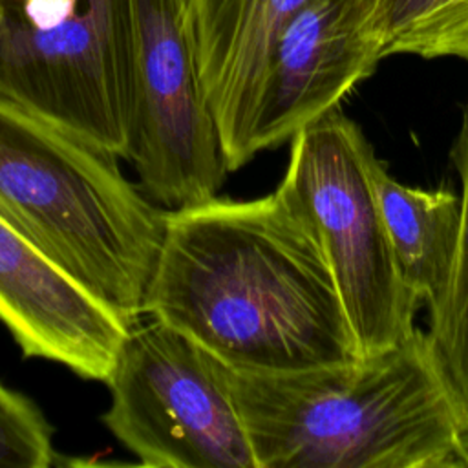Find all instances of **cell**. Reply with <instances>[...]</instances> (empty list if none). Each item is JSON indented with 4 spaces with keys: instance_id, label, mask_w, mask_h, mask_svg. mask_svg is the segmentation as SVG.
<instances>
[{
    "instance_id": "7a4b0ae2",
    "label": "cell",
    "mask_w": 468,
    "mask_h": 468,
    "mask_svg": "<svg viewBox=\"0 0 468 468\" xmlns=\"http://www.w3.org/2000/svg\"><path fill=\"white\" fill-rule=\"evenodd\" d=\"M223 369L258 468H468V419L419 327L351 362Z\"/></svg>"
},
{
    "instance_id": "5bb4252c",
    "label": "cell",
    "mask_w": 468,
    "mask_h": 468,
    "mask_svg": "<svg viewBox=\"0 0 468 468\" xmlns=\"http://www.w3.org/2000/svg\"><path fill=\"white\" fill-rule=\"evenodd\" d=\"M400 53L422 58L455 57L468 62V0H444L411 26L389 46L388 57Z\"/></svg>"
},
{
    "instance_id": "9c48e42d",
    "label": "cell",
    "mask_w": 468,
    "mask_h": 468,
    "mask_svg": "<svg viewBox=\"0 0 468 468\" xmlns=\"http://www.w3.org/2000/svg\"><path fill=\"white\" fill-rule=\"evenodd\" d=\"M0 322L24 356L99 382L132 325L2 208Z\"/></svg>"
},
{
    "instance_id": "5b68a950",
    "label": "cell",
    "mask_w": 468,
    "mask_h": 468,
    "mask_svg": "<svg viewBox=\"0 0 468 468\" xmlns=\"http://www.w3.org/2000/svg\"><path fill=\"white\" fill-rule=\"evenodd\" d=\"M135 0H0V90L119 159Z\"/></svg>"
},
{
    "instance_id": "8fae6325",
    "label": "cell",
    "mask_w": 468,
    "mask_h": 468,
    "mask_svg": "<svg viewBox=\"0 0 468 468\" xmlns=\"http://www.w3.org/2000/svg\"><path fill=\"white\" fill-rule=\"evenodd\" d=\"M367 168L399 276L419 303L430 309L442 298L453 271L459 196L397 181L375 150L369 152Z\"/></svg>"
},
{
    "instance_id": "3957f363",
    "label": "cell",
    "mask_w": 468,
    "mask_h": 468,
    "mask_svg": "<svg viewBox=\"0 0 468 468\" xmlns=\"http://www.w3.org/2000/svg\"><path fill=\"white\" fill-rule=\"evenodd\" d=\"M117 159L0 90V208L133 324L143 318L166 208Z\"/></svg>"
},
{
    "instance_id": "7c38bea8",
    "label": "cell",
    "mask_w": 468,
    "mask_h": 468,
    "mask_svg": "<svg viewBox=\"0 0 468 468\" xmlns=\"http://www.w3.org/2000/svg\"><path fill=\"white\" fill-rule=\"evenodd\" d=\"M452 161L461 179V227L453 271L442 298L430 307L428 338L468 419V99L452 146Z\"/></svg>"
},
{
    "instance_id": "8992f818",
    "label": "cell",
    "mask_w": 468,
    "mask_h": 468,
    "mask_svg": "<svg viewBox=\"0 0 468 468\" xmlns=\"http://www.w3.org/2000/svg\"><path fill=\"white\" fill-rule=\"evenodd\" d=\"M102 422L152 468H258L223 364L165 322L135 320L104 378Z\"/></svg>"
},
{
    "instance_id": "6da1fadb",
    "label": "cell",
    "mask_w": 468,
    "mask_h": 468,
    "mask_svg": "<svg viewBox=\"0 0 468 468\" xmlns=\"http://www.w3.org/2000/svg\"><path fill=\"white\" fill-rule=\"evenodd\" d=\"M143 316L239 371H300L362 356L311 225L278 190L166 210Z\"/></svg>"
},
{
    "instance_id": "4fadbf2b",
    "label": "cell",
    "mask_w": 468,
    "mask_h": 468,
    "mask_svg": "<svg viewBox=\"0 0 468 468\" xmlns=\"http://www.w3.org/2000/svg\"><path fill=\"white\" fill-rule=\"evenodd\" d=\"M53 463L48 419L31 399L0 382V468H46Z\"/></svg>"
},
{
    "instance_id": "52a82bcc",
    "label": "cell",
    "mask_w": 468,
    "mask_h": 468,
    "mask_svg": "<svg viewBox=\"0 0 468 468\" xmlns=\"http://www.w3.org/2000/svg\"><path fill=\"white\" fill-rule=\"evenodd\" d=\"M122 159L166 210L218 196L230 174L181 0H135V60Z\"/></svg>"
},
{
    "instance_id": "30bf717a",
    "label": "cell",
    "mask_w": 468,
    "mask_h": 468,
    "mask_svg": "<svg viewBox=\"0 0 468 468\" xmlns=\"http://www.w3.org/2000/svg\"><path fill=\"white\" fill-rule=\"evenodd\" d=\"M207 104L230 172L250 161L249 132L285 26L311 0H181Z\"/></svg>"
},
{
    "instance_id": "277c9868",
    "label": "cell",
    "mask_w": 468,
    "mask_h": 468,
    "mask_svg": "<svg viewBox=\"0 0 468 468\" xmlns=\"http://www.w3.org/2000/svg\"><path fill=\"white\" fill-rule=\"evenodd\" d=\"M371 150L360 126L335 108L291 139L276 188L311 225L362 355L406 338L420 305L391 254L369 179Z\"/></svg>"
},
{
    "instance_id": "ba28073f",
    "label": "cell",
    "mask_w": 468,
    "mask_h": 468,
    "mask_svg": "<svg viewBox=\"0 0 468 468\" xmlns=\"http://www.w3.org/2000/svg\"><path fill=\"white\" fill-rule=\"evenodd\" d=\"M377 0H311L280 33L252 113L250 159L292 139L371 77L384 44L371 26Z\"/></svg>"
},
{
    "instance_id": "9a60e30c",
    "label": "cell",
    "mask_w": 468,
    "mask_h": 468,
    "mask_svg": "<svg viewBox=\"0 0 468 468\" xmlns=\"http://www.w3.org/2000/svg\"><path fill=\"white\" fill-rule=\"evenodd\" d=\"M444 0H377L373 9L371 26L384 44L388 57L389 46L404 35L411 26L430 15Z\"/></svg>"
}]
</instances>
